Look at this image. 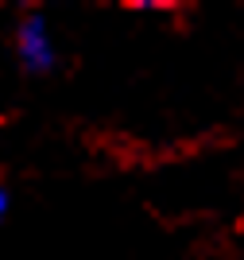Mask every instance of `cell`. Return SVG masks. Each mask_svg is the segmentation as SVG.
Listing matches in <instances>:
<instances>
[{"label":"cell","mask_w":244,"mask_h":260,"mask_svg":"<svg viewBox=\"0 0 244 260\" xmlns=\"http://www.w3.org/2000/svg\"><path fill=\"white\" fill-rule=\"evenodd\" d=\"M4 217H8V190L0 183V225H4Z\"/></svg>","instance_id":"cell-2"},{"label":"cell","mask_w":244,"mask_h":260,"mask_svg":"<svg viewBox=\"0 0 244 260\" xmlns=\"http://www.w3.org/2000/svg\"><path fill=\"white\" fill-rule=\"evenodd\" d=\"M12 51H16V58L27 74H51L54 62H58V39H54L51 20L39 12L20 16L16 31H12Z\"/></svg>","instance_id":"cell-1"}]
</instances>
